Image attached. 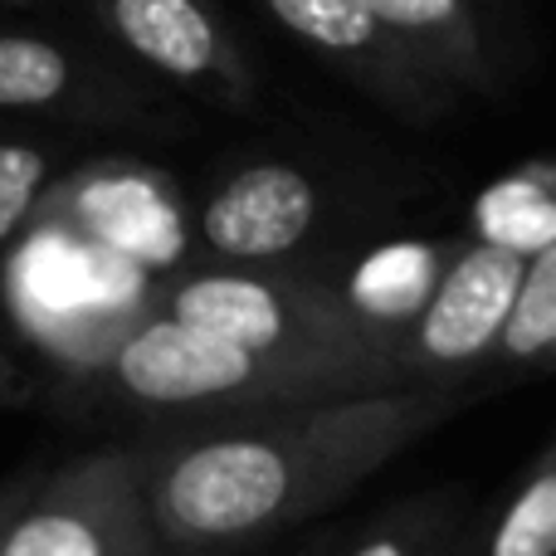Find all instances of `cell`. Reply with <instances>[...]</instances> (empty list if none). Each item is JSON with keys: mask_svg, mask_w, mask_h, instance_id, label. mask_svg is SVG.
I'll return each instance as SVG.
<instances>
[{"mask_svg": "<svg viewBox=\"0 0 556 556\" xmlns=\"http://www.w3.org/2000/svg\"><path fill=\"white\" fill-rule=\"evenodd\" d=\"M332 556H464L459 503L444 493L395 503Z\"/></svg>", "mask_w": 556, "mask_h": 556, "instance_id": "obj_11", "label": "cell"}, {"mask_svg": "<svg viewBox=\"0 0 556 556\" xmlns=\"http://www.w3.org/2000/svg\"><path fill=\"white\" fill-rule=\"evenodd\" d=\"M49 181H54V152L45 142L0 132V250H10L35 225Z\"/></svg>", "mask_w": 556, "mask_h": 556, "instance_id": "obj_14", "label": "cell"}, {"mask_svg": "<svg viewBox=\"0 0 556 556\" xmlns=\"http://www.w3.org/2000/svg\"><path fill=\"white\" fill-rule=\"evenodd\" d=\"M528 250L508 240H473L444 264L415 323L395 337L405 386H459L498 362V342L518 298Z\"/></svg>", "mask_w": 556, "mask_h": 556, "instance_id": "obj_5", "label": "cell"}, {"mask_svg": "<svg viewBox=\"0 0 556 556\" xmlns=\"http://www.w3.org/2000/svg\"><path fill=\"white\" fill-rule=\"evenodd\" d=\"M479 556H556V434L498 508Z\"/></svg>", "mask_w": 556, "mask_h": 556, "instance_id": "obj_13", "label": "cell"}, {"mask_svg": "<svg viewBox=\"0 0 556 556\" xmlns=\"http://www.w3.org/2000/svg\"><path fill=\"white\" fill-rule=\"evenodd\" d=\"M39 473H45V464H25V469H15L5 483H0V532H5V522L20 513V503L29 498V489L39 483Z\"/></svg>", "mask_w": 556, "mask_h": 556, "instance_id": "obj_16", "label": "cell"}, {"mask_svg": "<svg viewBox=\"0 0 556 556\" xmlns=\"http://www.w3.org/2000/svg\"><path fill=\"white\" fill-rule=\"evenodd\" d=\"M464 405L459 386H391L211 420L147 444V503L166 556H240L332 508Z\"/></svg>", "mask_w": 556, "mask_h": 556, "instance_id": "obj_1", "label": "cell"}, {"mask_svg": "<svg viewBox=\"0 0 556 556\" xmlns=\"http://www.w3.org/2000/svg\"><path fill=\"white\" fill-rule=\"evenodd\" d=\"M498 362L556 371V235L528 254L518 298H513L508 327L498 342Z\"/></svg>", "mask_w": 556, "mask_h": 556, "instance_id": "obj_12", "label": "cell"}, {"mask_svg": "<svg viewBox=\"0 0 556 556\" xmlns=\"http://www.w3.org/2000/svg\"><path fill=\"white\" fill-rule=\"evenodd\" d=\"M39 401V376L29 362L0 337V410H29Z\"/></svg>", "mask_w": 556, "mask_h": 556, "instance_id": "obj_15", "label": "cell"}, {"mask_svg": "<svg viewBox=\"0 0 556 556\" xmlns=\"http://www.w3.org/2000/svg\"><path fill=\"white\" fill-rule=\"evenodd\" d=\"M298 556H332V547H327V542H313V547L298 552Z\"/></svg>", "mask_w": 556, "mask_h": 556, "instance_id": "obj_17", "label": "cell"}, {"mask_svg": "<svg viewBox=\"0 0 556 556\" xmlns=\"http://www.w3.org/2000/svg\"><path fill=\"white\" fill-rule=\"evenodd\" d=\"M98 386L117 410L201 425L362 395L323 371L260 356L230 337L181 323L162 307H152L142 323H132L108 346V356L98 362Z\"/></svg>", "mask_w": 556, "mask_h": 556, "instance_id": "obj_3", "label": "cell"}, {"mask_svg": "<svg viewBox=\"0 0 556 556\" xmlns=\"http://www.w3.org/2000/svg\"><path fill=\"white\" fill-rule=\"evenodd\" d=\"M103 78L78 49L39 29H0V113H93Z\"/></svg>", "mask_w": 556, "mask_h": 556, "instance_id": "obj_9", "label": "cell"}, {"mask_svg": "<svg viewBox=\"0 0 556 556\" xmlns=\"http://www.w3.org/2000/svg\"><path fill=\"white\" fill-rule=\"evenodd\" d=\"M323 195L313 176L288 162H250L225 176L201 205V244L240 269H274L298 254L317 230Z\"/></svg>", "mask_w": 556, "mask_h": 556, "instance_id": "obj_7", "label": "cell"}, {"mask_svg": "<svg viewBox=\"0 0 556 556\" xmlns=\"http://www.w3.org/2000/svg\"><path fill=\"white\" fill-rule=\"evenodd\" d=\"M0 556H166L147 503V444L45 469L0 532Z\"/></svg>", "mask_w": 556, "mask_h": 556, "instance_id": "obj_4", "label": "cell"}, {"mask_svg": "<svg viewBox=\"0 0 556 556\" xmlns=\"http://www.w3.org/2000/svg\"><path fill=\"white\" fill-rule=\"evenodd\" d=\"M366 10L434 84H483V39L469 0H366Z\"/></svg>", "mask_w": 556, "mask_h": 556, "instance_id": "obj_10", "label": "cell"}, {"mask_svg": "<svg viewBox=\"0 0 556 556\" xmlns=\"http://www.w3.org/2000/svg\"><path fill=\"white\" fill-rule=\"evenodd\" d=\"M264 10L298 39L317 49L323 59L342 64L362 88H371L381 103L401 113H430L444 98V84H434L366 10V0H264Z\"/></svg>", "mask_w": 556, "mask_h": 556, "instance_id": "obj_8", "label": "cell"}, {"mask_svg": "<svg viewBox=\"0 0 556 556\" xmlns=\"http://www.w3.org/2000/svg\"><path fill=\"white\" fill-rule=\"evenodd\" d=\"M98 10H103L108 35L137 64L156 68L162 78L211 103H250V68L211 0H98Z\"/></svg>", "mask_w": 556, "mask_h": 556, "instance_id": "obj_6", "label": "cell"}, {"mask_svg": "<svg viewBox=\"0 0 556 556\" xmlns=\"http://www.w3.org/2000/svg\"><path fill=\"white\" fill-rule=\"evenodd\" d=\"M156 307L215 337L250 346L288 366H307L346 391H391L405 386L395 362V337L366 323L342 293L288 269H205L186 274L156 298Z\"/></svg>", "mask_w": 556, "mask_h": 556, "instance_id": "obj_2", "label": "cell"}]
</instances>
